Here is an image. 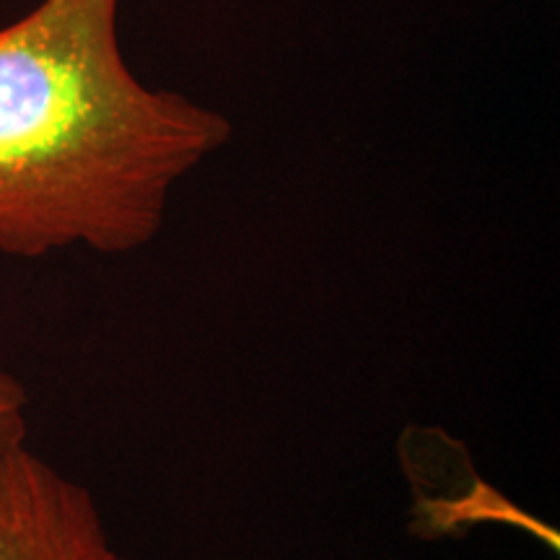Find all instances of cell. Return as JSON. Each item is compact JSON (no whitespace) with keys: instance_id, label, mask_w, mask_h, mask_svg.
<instances>
[{"instance_id":"cell-1","label":"cell","mask_w":560,"mask_h":560,"mask_svg":"<svg viewBox=\"0 0 560 560\" xmlns=\"http://www.w3.org/2000/svg\"><path fill=\"white\" fill-rule=\"evenodd\" d=\"M122 0H42L0 26V252L128 255L159 236L174 187L231 120L132 73Z\"/></svg>"},{"instance_id":"cell-2","label":"cell","mask_w":560,"mask_h":560,"mask_svg":"<svg viewBox=\"0 0 560 560\" xmlns=\"http://www.w3.org/2000/svg\"><path fill=\"white\" fill-rule=\"evenodd\" d=\"M0 560H128L94 495L21 446L0 470Z\"/></svg>"},{"instance_id":"cell-3","label":"cell","mask_w":560,"mask_h":560,"mask_svg":"<svg viewBox=\"0 0 560 560\" xmlns=\"http://www.w3.org/2000/svg\"><path fill=\"white\" fill-rule=\"evenodd\" d=\"M26 408H30L26 389L11 374L0 371V470L21 446H26V433H30Z\"/></svg>"}]
</instances>
